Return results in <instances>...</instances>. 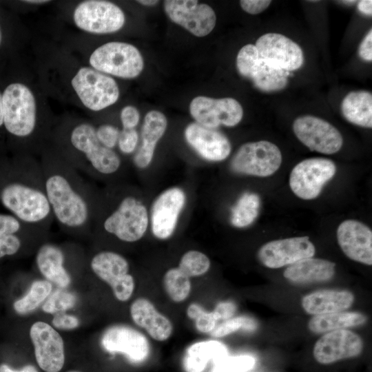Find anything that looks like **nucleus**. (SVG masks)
Wrapping results in <instances>:
<instances>
[{"mask_svg": "<svg viewBox=\"0 0 372 372\" xmlns=\"http://www.w3.org/2000/svg\"><path fill=\"white\" fill-rule=\"evenodd\" d=\"M52 323L56 329L63 330L74 329L80 324L77 317L65 312L56 313L52 318Z\"/></svg>", "mask_w": 372, "mask_h": 372, "instance_id": "a18cd8bd", "label": "nucleus"}, {"mask_svg": "<svg viewBox=\"0 0 372 372\" xmlns=\"http://www.w3.org/2000/svg\"><path fill=\"white\" fill-rule=\"evenodd\" d=\"M254 364V358L249 355L227 356L216 363L212 372H245L251 369Z\"/></svg>", "mask_w": 372, "mask_h": 372, "instance_id": "ea45409f", "label": "nucleus"}, {"mask_svg": "<svg viewBox=\"0 0 372 372\" xmlns=\"http://www.w3.org/2000/svg\"><path fill=\"white\" fill-rule=\"evenodd\" d=\"M210 267L211 261L205 254L192 249L183 254L177 267L191 278L203 276Z\"/></svg>", "mask_w": 372, "mask_h": 372, "instance_id": "c9c22d12", "label": "nucleus"}, {"mask_svg": "<svg viewBox=\"0 0 372 372\" xmlns=\"http://www.w3.org/2000/svg\"><path fill=\"white\" fill-rule=\"evenodd\" d=\"M3 125L18 137L30 136L37 123L36 101L32 91L20 83H11L2 94Z\"/></svg>", "mask_w": 372, "mask_h": 372, "instance_id": "39448f33", "label": "nucleus"}, {"mask_svg": "<svg viewBox=\"0 0 372 372\" xmlns=\"http://www.w3.org/2000/svg\"><path fill=\"white\" fill-rule=\"evenodd\" d=\"M260 196L253 192H245L231 209V224L238 228L251 225L259 214Z\"/></svg>", "mask_w": 372, "mask_h": 372, "instance_id": "2f4dec72", "label": "nucleus"}, {"mask_svg": "<svg viewBox=\"0 0 372 372\" xmlns=\"http://www.w3.org/2000/svg\"><path fill=\"white\" fill-rule=\"evenodd\" d=\"M341 112L347 121L366 128L372 127V94L365 90L353 91L341 103Z\"/></svg>", "mask_w": 372, "mask_h": 372, "instance_id": "c85d7f7f", "label": "nucleus"}, {"mask_svg": "<svg viewBox=\"0 0 372 372\" xmlns=\"http://www.w3.org/2000/svg\"><path fill=\"white\" fill-rule=\"evenodd\" d=\"M65 254L62 249L52 243H45L38 249L35 261L42 276L61 289L71 282V277L65 267Z\"/></svg>", "mask_w": 372, "mask_h": 372, "instance_id": "393cba45", "label": "nucleus"}, {"mask_svg": "<svg viewBox=\"0 0 372 372\" xmlns=\"http://www.w3.org/2000/svg\"><path fill=\"white\" fill-rule=\"evenodd\" d=\"M3 205L22 223L31 227L50 225L54 217L48 200L41 168H34L28 177L5 185L0 192Z\"/></svg>", "mask_w": 372, "mask_h": 372, "instance_id": "f03ea898", "label": "nucleus"}, {"mask_svg": "<svg viewBox=\"0 0 372 372\" xmlns=\"http://www.w3.org/2000/svg\"><path fill=\"white\" fill-rule=\"evenodd\" d=\"M364 342L361 337L347 329L325 333L315 343L313 355L321 364L353 358L361 354Z\"/></svg>", "mask_w": 372, "mask_h": 372, "instance_id": "dca6fc26", "label": "nucleus"}, {"mask_svg": "<svg viewBox=\"0 0 372 372\" xmlns=\"http://www.w3.org/2000/svg\"><path fill=\"white\" fill-rule=\"evenodd\" d=\"M103 348L110 353H121L132 363L145 362L150 353L147 338L135 329L123 324L107 328L101 339Z\"/></svg>", "mask_w": 372, "mask_h": 372, "instance_id": "a211bd4d", "label": "nucleus"}, {"mask_svg": "<svg viewBox=\"0 0 372 372\" xmlns=\"http://www.w3.org/2000/svg\"><path fill=\"white\" fill-rule=\"evenodd\" d=\"M353 301L354 296L349 291L321 289L303 296L301 304L306 313L318 316L346 311Z\"/></svg>", "mask_w": 372, "mask_h": 372, "instance_id": "b1692460", "label": "nucleus"}, {"mask_svg": "<svg viewBox=\"0 0 372 372\" xmlns=\"http://www.w3.org/2000/svg\"><path fill=\"white\" fill-rule=\"evenodd\" d=\"M71 84L82 103L92 111L114 104L119 97V88L114 79L92 68H81Z\"/></svg>", "mask_w": 372, "mask_h": 372, "instance_id": "0eeeda50", "label": "nucleus"}, {"mask_svg": "<svg viewBox=\"0 0 372 372\" xmlns=\"http://www.w3.org/2000/svg\"><path fill=\"white\" fill-rule=\"evenodd\" d=\"M167 127L166 116L161 112L152 110L144 118L141 129V145L133 158L134 165L145 169L151 164L156 145Z\"/></svg>", "mask_w": 372, "mask_h": 372, "instance_id": "5701e85b", "label": "nucleus"}, {"mask_svg": "<svg viewBox=\"0 0 372 372\" xmlns=\"http://www.w3.org/2000/svg\"><path fill=\"white\" fill-rule=\"evenodd\" d=\"M0 372H39L37 369L31 364H27L20 369L11 368L6 364H0Z\"/></svg>", "mask_w": 372, "mask_h": 372, "instance_id": "3c124183", "label": "nucleus"}, {"mask_svg": "<svg viewBox=\"0 0 372 372\" xmlns=\"http://www.w3.org/2000/svg\"><path fill=\"white\" fill-rule=\"evenodd\" d=\"M316 249L308 236L269 241L258 251V258L266 267L278 269L313 257Z\"/></svg>", "mask_w": 372, "mask_h": 372, "instance_id": "f3484780", "label": "nucleus"}, {"mask_svg": "<svg viewBox=\"0 0 372 372\" xmlns=\"http://www.w3.org/2000/svg\"><path fill=\"white\" fill-rule=\"evenodd\" d=\"M115 298L121 302L127 301L132 296L135 289V280L132 274L128 273L111 287Z\"/></svg>", "mask_w": 372, "mask_h": 372, "instance_id": "79ce46f5", "label": "nucleus"}, {"mask_svg": "<svg viewBox=\"0 0 372 372\" xmlns=\"http://www.w3.org/2000/svg\"><path fill=\"white\" fill-rule=\"evenodd\" d=\"M226 347L220 342L209 340L192 344L185 351L183 365L185 372H203L208 362L215 364L227 357Z\"/></svg>", "mask_w": 372, "mask_h": 372, "instance_id": "bb28decb", "label": "nucleus"}, {"mask_svg": "<svg viewBox=\"0 0 372 372\" xmlns=\"http://www.w3.org/2000/svg\"><path fill=\"white\" fill-rule=\"evenodd\" d=\"M289 72L259 57L251 69L247 79L263 92H275L284 89L287 84Z\"/></svg>", "mask_w": 372, "mask_h": 372, "instance_id": "7c9ffc66", "label": "nucleus"}, {"mask_svg": "<svg viewBox=\"0 0 372 372\" xmlns=\"http://www.w3.org/2000/svg\"><path fill=\"white\" fill-rule=\"evenodd\" d=\"M68 372H80V371H69Z\"/></svg>", "mask_w": 372, "mask_h": 372, "instance_id": "bf43d9fd", "label": "nucleus"}, {"mask_svg": "<svg viewBox=\"0 0 372 372\" xmlns=\"http://www.w3.org/2000/svg\"><path fill=\"white\" fill-rule=\"evenodd\" d=\"M45 194L57 223L69 231H83L94 218V203L87 181L67 164L42 167Z\"/></svg>", "mask_w": 372, "mask_h": 372, "instance_id": "f257e3e1", "label": "nucleus"}, {"mask_svg": "<svg viewBox=\"0 0 372 372\" xmlns=\"http://www.w3.org/2000/svg\"><path fill=\"white\" fill-rule=\"evenodd\" d=\"M333 161L325 158H311L298 163L291 170L289 186L293 194L304 200H312L335 174Z\"/></svg>", "mask_w": 372, "mask_h": 372, "instance_id": "9d476101", "label": "nucleus"}, {"mask_svg": "<svg viewBox=\"0 0 372 372\" xmlns=\"http://www.w3.org/2000/svg\"><path fill=\"white\" fill-rule=\"evenodd\" d=\"M72 146L83 154L85 165L81 170L85 174L91 173L109 176L116 174L121 167V160L112 149L99 141L96 128L89 123H81L71 132Z\"/></svg>", "mask_w": 372, "mask_h": 372, "instance_id": "20e7f679", "label": "nucleus"}, {"mask_svg": "<svg viewBox=\"0 0 372 372\" xmlns=\"http://www.w3.org/2000/svg\"><path fill=\"white\" fill-rule=\"evenodd\" d=\"M163 283L166 293L176 303L184 302L190 294V278L177 267L166 271L163 278Z\"/></svg>", "mask_w": 372, "mask_h": 372, "instance_id": "f704fd0d", "label": "nucleus"}, {"mask_svg": "<svg viewBox=\"0 0 372 372\" xmlns=\"http://www.w3.org/2000/svg\"><path fill=\"white\" fill-rule=\"evenodd\" d=\"M355 2H356V1H342V3L348 4V5L353 4Z\"/></svg>", "mask_w": 372, "mask_h": 372, "instance_id": "4d7b16f0", "label": "nucleus"}, {"mask_svg": "<svg viewBox=\"0 0 372 372\" xmlns=\"http://www.w3.org/2000/svg\"><path fill=\"white\" fill-rule=\"evenodd\" d=\"M76 302V296L71 292L59 289L51 293L42 305V310L47 313L56 314L72 309Z\"/></svg>", "mask_w": 372, "mask_h": 372, "instance_id": "4c0bfd02", "label": "nucleus"}, {"mask_svg": "<svg viewBox=\"0 0 372 372\" xmlns=\"http://www.w3.org/2000/svg\"><path fill=\"white\" fill-rule=\"evenodd\" d=\"M338 243L349 259L372 265V231L356 220H346L337 229Z\"/></svg>", "mask_w": 372, "mask_h": 372, "instance_id": "412c9836", "label": "nucleus"}, {"mask_svg": "<svg viewBox=\"0 0 372 372\" xmlns=\"http://www.w3.org/2000/svg\"><path fill=\"white\" fill-rule=\"evenodd\" d=\"M367 317L358 311H339L314 316L308 322V328L314 333L347 329L364 324Z\"/></svg>", "mask_w": 372, "mask_h": 372, "instance_id": "c756f323", "label": "nucleus"}, {"mask_svg": "<svg viewBox=\"0 0 372 372\" xmlns=\"http://www.w3.org/2000/svg\"><path fill=\"white\" fill-rule=\"evenodd\" d=\"M75 25L93 34H109L121 30L125 24L123 10L116 4L103 0L81 2L73 13Z\"/></svg>", "mask_w": 372, "mask_h": 372, "instance_id": "1a4fd4ad", "label": "nucleus"}, {"mask_svg": "<svg viewBox=\"0 0 372 372\" xmlns=\"http://www.w3.org/2000/svg\"><path fill=\"white\" fill-rule=\"evenodd\" d=\"M255 46L260 58L285 71L298 70L303 64L301 48L285 35L277 33L263 34L258 39Z\"/></svg>", "mask_w": 372, "mask_h": 372, "instance_id": "6ab92c4d", "label": "nucleus"}, {"mask_svg": "<svg viewBox=\"0 0 372 372\" xmlns=\"http://www.w3.org/2000/svg\"><path fill=\"white\" fill-rule=\"evenodd\" d=\"M52 290V283L47 280L34 281L28 292L13 302L14 311L21 315L32 312L45 301Z\"/></svg>", "mask_w": 372, "mask_h": 372, "instance_id": "72a5a7b5", "label": "nucleus"}, {"mask_svg": "<svg viewBox=\"0 0 372 372\" xmlns=\"http://www.w3.org/2000/svg\"><path fill=\"white\" fill-rule=\"evenodd\" d=\"M189 112L196 123L210 129L220 125L234 127L243 116V110L233 98L213 99L198 96L192 99Z\"/></svg>", "mask_w": 372, "mask_h": 372, "instance_id": "f8f14e48", "label": "nucleus"}, {"mask_svg": "<svg viewBox=\"0 0 372 372\" xmlns=\"http://www.w3.org/2000/svg\"><path fill=\"white\" fill-rule=\"evenodd\" d=\"M293 130L298 140L311 151L333 154L343 144L340 132L329 122L316 116L298 117L293 121Z\"/></svg>", "mask_w": 372, "mask_h": 372, "instance_id": "ddd939ff", "label": "nucleus"}, {"mask_svg": "<svg viewBox=\"0 0 372 372\" xmlns=\"http://www.w3.org/2000/svg\"><path fill=\"white\" fill-rule=\"evenodd\" d=\"M138 139V134L135 129H122L117 143L120 151L125 154L133 153L137 147Z\"/></svg>", "mask_w": 372, "mask_h": 372, "instance_id": "c03bdc74", "label": "nucleus"}, {"mask_svg": "<svg viewBox=\"0 0 372 372\" xmlns=\"http://www.w3.org/2000/svg\"><path fill=\"white\" fill-rule=\"evenodd\" d=\"M89 62L96 70L123 79L138 76L144 67L139 50L133 45L120 41L106 43L97 48Z\"/></svg>", "mask_w": 372, "mask_h": 372, "instance_id": "423d86ee", "label": "nucleus"}, {"mask_svg": "<svg viewBox=\"0 0 372 372\" xmlns=\"http://www.w3.org/2000/svg\"><path fill=\"white\" fill-rule=\"evenodd\" d=\"M1 30H0V43H1Z\"/></svg>", "mask_w": 372, "mask_h": 372, "instance_id": "13d9d810", "label": "nucleus"}, {"mask_svg": "<svg viewBox=\"0 0 372 372\" xmlns=\"http://www.w3.org/2000/svg\"><path fill=\"white\" fill-rule=\"evenodd\" d=\"M335 273L333 262L311 257L289 265L284 271L283 276L291 282L308 284L329 281Z\"/></svg>", "mask_w": 372, "mask_h": 372, "instance_id": "a878e982", "label": "nucleus"}, {"mask_svg": "<svg viewBox=\"0 0 372 372\" xmlns=\"http://www.w3.org/2000/svg\"><path fill=\"white\" fill-rule=\"evenodd\" d=\"M101 225L107 234L122 242H137L149 225V213L141 200L127 195L103 218Z\"/></svg>", "mask_w": 372, "mask_h": 372, "instance_id": "7ed1b4c3", "label": "nucleus"}, {"mask_svg": "<svg viewBox=\"0 0 372 372\" xmlns=\"http://www.w3.org/2000/svg\"><path fill=\"white\" fill-rule=\"evenodd\" d=\"M269 0H242L240 1L242 9L251 14H257L265 10L271 4Z\"/></svg>", "mask_w": 372, "mask_h": 372, "instance_id": "09e8293b", "label": "nucleus"}, {"mask_svg": "<svg viewBox=\"0 0 372 372\" xmlns=\"http://www.w3.org/2000/svg\"><path fill=\"white\" fill-rule=\"evenodd\" d=\"M96 136L105 147L113 149L118 143L120 130L110 124H103L96 129Z\"/></svg>", "mask_w": 372, "mask_h": 372, "instance_id": "37998d69", "label": "nucleus"}, {"mask_svg": "<svg viewBox=\"0 0 372 372\" xmlns=\"http://www.w3.org/2000/svg\"><path fill=\"white\" fill-rule=\"evenodd\" d=\"M94 273L110 287L130 273V264L121 254L113 251H101L90 260Z\"/></svg>", "mask_w": 372, "mask_h": 372, "instance_id": "cd10ccee", "label": "nucleus"}, {"mask_svg": "<svg viewBox=\"0 0 372 372\" xmlns=\"http://www.w3.org/2000/svg\"><path fill=\"white\" fill-rule=\"evenodd\" d=\"M184 137L187 143L205 161L220 162L231 153V143L224 134L196 122L186 126Z\"/></svg>", "mask_w": 372, "mask_h": 372, "instance_id": "aec40b11", "label": "nucleus"}, {"mask_svg": "<svg viewBox=\"0 0 372 372\" xmlns=\"http://www.w3.org/2000/svg\"><path fill=\"white\" fill-rule=\"evenodd\" d=\"M358 54L361 59L366 61H372V30H370L361 42Z\"/></svg>", "mask_w": 372, "mask_h": 372, "instance_id": "8fccbe9b", "label": "nucleus"}, {"mask_svg": "<svg viewBox=\"0 0 372 372\" xmlns=\"http://www.w3.org/2000/svg\"><path fill=\"white\" fill-rule=\"evenodd\" d=\"M236 309V305L234 302L223 301L216 304L212 312L218 321L225 320L232 318Z\"/></svg>", "mask_w": 372, "mask_h": 372, "instance_id": "de8ad7c7", "label": "nucleus"}, {"mask_svg": "<svg viewBox=\"0 0 372 372\" xmlns=\"http://www.w3.org/2000/svg\"><path fill=\"white\" fill-rule=\"evenodd\" d=\"M123 129H135L140 121L138 110L131 105L124 107L120 114Z\"/></svg>", "mask_w": 372, "mask_h": 372, "instance_id": "49530a36", "label": "nucleus"}, {"mask_svg": "<svg viewBox=\"0 0 372 372\" xmlns=\"http://www.w3.org/2000/svg\"><path fill=\"white\" fill-rule=\"evenodd\" d=\"M130 316L133 322L156 341L168 340L174 331L171 320L160 313L148 299L138 298L130 305Z\"/></svg>", "mask_w": 372, "mask_h": 372, "instance_id": "4be33fe9", "label": "nucleus"}, {"mask_svg": "<svg viewBox=\"0 0 372 372\" xmlns=\"http://www.w3.org/2000/svg\"><path fill=\"white\" fill-rule=\"evenodd\" d=\"M188 318L194 320L195 326L200 333H208L217 326L218 320L212 311H206L200 304L193 302L187 309Z\"/></svg>", "mask_w": 372, "mask_h": 372, "instance_id": "58836bf2", "label": "nucleus"}, {"mask_svg": "<svg viewBox=\"0 0 372 372\" xmlns=\"http://www.w3.org/2000/svg\"><path fill=\"white\" fill-rule=\"evenodd\" d=\"M30 338L39 368L45 372H59L65 363V347L59 332L48 323L37 321L30 329Z\"/></svg>", "mask_w": 372, "mask_h": 372, "instance_id": "2eb2a0df", "label": "nucleus"}, {"mask_svg": "<svg viewBox=\"0 0 372 372\" xmlns=\"http://www.w3.org/2000/svg\"><path fill=\"white\" fill-rule=\"evenodd\" d=\"M3 124L2 94L0 92V126Z\"/></svg>", "mask_w": 372, "mask_h": 372, "instance_id": "5fc2aeb1", "label": "nucleus"}, {"mask_svg": "<svg viewBox=\"0 0 372 372\" xmlns=\"http://www.w3.org/2000/svg\"><path fill=\"white\" fill-rule=\"evenodd\" d=\"M186 202L185 192L176 186L165 189L154 199L149 217L151 231L156 238L164 240L172 236Z\"/></svg>", "mask_w": 372, "mask_h": 372, "instance_id": "9b49d317", "label": "nucleus"}, {"mask_svg": "<svg viewBox=\"0 0 372 372\" xmlns=\"http://www.w3.org/2000/svg\"><path fill=\"white\" fill-rule=\"evenodd\" d=\"M23 2L28 3H34V4H41L49 2V1L46 0H28V1H23Z\"/></svg>", "mask_w": 372, "mask_h": 372, "instance_id": "6e6d98bb", "label": "nucleus"}, {"mask_svg": "<svg viewBox=\"0 0 372 372\" xmlns=\"http://www.w3.org/2000/svg\"><path fill=\"white\" fill-rule=\"evenodd\" d=\"M163 6L172 21L196 37L209 34L215 27L216 16L207 4L192 0H166Z\"/></svg>", "mask_w": 372, "mask_h": 372, "instance_id": "4468645a", "label": "nucleus"}, {"mask_svg": "<svg viewBox=\"0 0 372 372\" xmlns=\"http://www.w3.org/2000/svg\"><path fill=\"white\" fill-rule=\"evenodd\" d=\"M25 225L15 216L0 214V258L16 254L21 247L17 235Z\"/></svg>", "mask_w": 372, "mask_h": 372, "instance_id": "473e14b6", "label": "nucleus"}, {"mask_svg": "<svg viewBox=\"0 0 372 372\" xmlns=\"http://www.w3.org/2000/svg\"><path fill=\"white\" fill-rule=\"evenodd\" d=\"M258 327L256 320L245 316H240L224 320L209 333L214 338H222L238 330L254 331Z\"/></svg>", "mask_w": 372, "mask_h": 372, "instance_id": "e433bc0d", "label": "nucleus"}, {"mask_svg": "<svg viewBox=\"0 0 372 372\" xmlns=\"http://www.w3.org/2000/svg\"><path fill=\"white\" fill-rule=\"evenodd\" d=\"M358 10L367 16L372 15V1L371 0H361L358 3Z\"/></svg>", "mask_w": 372, "mask_h": 372, "instance_id": "603ef678", "label": "nucleus"}, {"mask_svg": "<svg viewBox=\"0 0 372 372\" xmlns=\"http://www.w3.org/2000/svg\"><path fill=\"white\" fill-rule=\"evenodd\" d=\"M138 3L143 5V6H154L156 4H157L158 3V1H156V0H141V1H137Z\"/></svg>", "mask_w": 372, "mask_h": 372, "instance_id": "864d4df0", "label": "nucleus"}, {"mask_svg": "<svg viewBox=\"0 0 372 372\" xmlns=\"http://www.w3.org/2000/svg\"><path fill=\"white\" fill-rule=\"evenodd\" d=\"M282 163L280 149L267 141L242 145L232 157L230 168L236 174L267 177L274 174Z\"/></svg>", "mask_w": 372, "mask_h": 372, "instance_id": "6e6552de", "label": "nucleus"}, {"mask_svg": "<svg viewBox=\"0 0 372 372\" xmlns=\"http://www.w3.org/2000/svg\"><path fill=\"white\" fill-rule=\"evenodd\" d=\"M259 57L258 52L254 45H244L236 56V67L240 75L247 78Z\"/></svg>", "mask_w": 372, "mask_h": 372, "instance_id": "a19ab883", "label": "nucleus"}]
</instances>
